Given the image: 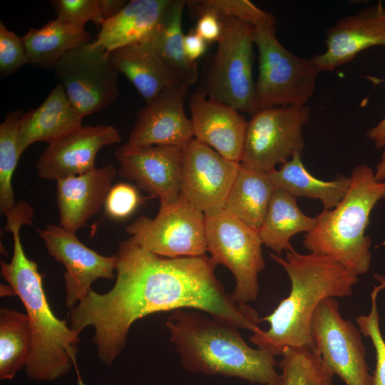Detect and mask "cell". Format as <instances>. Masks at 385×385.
<instances>
[{
  "label": "cell",
  "instance_id": "6da1fadb",
  "mask_svg": "<svg viewBox=\"0 0 385 385\" xmlns=\"http://www.w3.org/2000/svg\"><path fill=\"white\" fill-rule=\"evenodd\" d=\"M115 255L113 287L103 294L91 289L68 314L78 334L93 327L98 357L106 366L123 351L131 325L157 312L192 308L252 333L261 329L257 311L232 300L205 255L165 257L128 239L118 243Z\"/></svg>",
  "mask_w": 385,
  "mask_h": 385
},
{
  "label": "cell",
  "instance_id": "7a4b0ae2",
  "mask_svg": "<svg viewBox=\"0 0 385 385\" xmlns=\"http://www.w3.org/2000/svg\"><path fill=\"white\" fill-rule=\"evenodd\" d=\"M5 216V230L12 233L14 252L9 262L1 260L0 272L21 300L29 317L32 348L25 371L32 379L51 381L66 375L74 366L81 341L79 334L53 313L37 265L24 252L20 229L23 225L32 224L34 210L19 202Z\"/></svg>",
  "mask_w": 385,
  "mask_h": 385
},
{
  "label": "cell",
  "instance_id": "3957f363",
  "mask_svg": "<svg viewBox=\"0 0 385 385\" xmlns=\"http://www.w3.org/2000/svg\"><path fill=\"white\" fill-rule=\"evenodd\" d=\"M270 257L287 272L291 289L270 315L262 318L270 323L269 329L252 333L249 339L275 356L287 346L314 351L310 323L316 307L326 298L350 297L358 276L333 258L319 254L294 250L287 252L285 258L271 252Z\"/></svg>",
  "mask_w": 385,
  "mask_h": 385
},
{
  "label": "cell",
  "instance_id": "277c9868",
  "mask_svg": "<svg viewBox=\"0 0 385 385\" xmlns=\"http://www.w3.org/2000/svg\"><path fill=\"white\" fill-rule=\"evenodd\" d=\"M165 326L170 342L188 371L237 377L273 385L279 378L275 356L250 346L240 328L206 312L175 310Z\"/></svg>",
  "mask_w": 385,
  "mask_h": 385
},
{
  "label": "cell",
  "instance_id": "5b68a950",
  "mask_svg": "<svg viewBox=\"0 0 385 385\" xmlns=\"http://www.w3.org/2000/svg\"><path fill=\"white\" fill-rule=\"evenodd\" d=\"M381 200H385V180H377L367 164L358 165L351 171L349 188L341 202L315 217L317 224L304 235V247L333 258L358 277L366 273L371 262V241L365 232L371 211Z\"/></svg>",
  "mask_w": 385,
  "mask_h": 385
},
{
  "label": "cell",
  "instance_id": "8992f818",
  "mask_svg": "<svg viewBox=\"0 0 385 385\" xmlns=\"http://www.w3.org/2000/svg\"><path fill=\"white\" fill-rule=\"evenodd\" d=\"M219 18L222 33L217 50L207 60L197 90L252 115L257 111L252 75L255 27L233 17Z\"/></svg>",
  "mask_w": 385,
  "mask_h": 385
},
{
  "label": "cell",
  "instance_id": "52a82bcc",
  "mask_svg": "<svg viewBox=\"0 0 385 385\" xmlns=\"http://www.w3.org/2000/svg\"><path fill=\"white\" fill-rule=\"evenodd\" d=\"M259 54L255 84L257 110L276 106H304L313 96L320 73L311 58L289 51L276 36L274 26L255 28Z\"/></svg>",
  "mask_w": 385,
  "mask_h": 385
},
{
  "label": "cell",
  "instance_id": "ba28073f",
  "mask_svg": "<svg viewBox=\"0 0 385 385\" xmlns=\"http://www.w3.org/2000/svg\"><path fill=\"white\" fill-rule=\"evenodd\" d=\"M205 235L213 263L228 268L235 277L232 300L238 304L255 301L258 274L265 267L258 231L223 209L205 215Z\"/></svg>",
  "mask_w": 385,
  "mask_h": 385
},
{
  "label": "cell",
  "instance_id": "9c48e42d",
  "mask_svg": "<svg viewBox=\"0 0 385 385\" xmlns=\"http://www.w3.org/2000/svg\"><path fill=\"white\" fill-rule=\"evenodd\" d=\"M309 114L307 106L257 110L248 121L241 165L268 173L277 164L302 155L304 147L302 128Z\"/></svg>",
  "mask_w": 385,
  "mask_h": 385
},
{
  "label": "cell",
  "instance_id": "30bf717a",
  "mask_svg": "<svg viewBox=\"0 0 385 385\" xmlns=\"http://www.w3.org/2000/svg\"><path fill=\"white\" fill-rule=\"evenodd\" d=\"M128 240L160 256L175 258L205 255V215L180 196L160 203L153 218L141 215L125 227Z\"/></svg>",
  "mask_w": 385,
  "mask_h": 385
},
{
  "label": "cell",
  "instance_id": "8fae6325",
  "mask_svg": "<svg viewBox=\"0 0 385 385\" xmlns=\"http://www.w3.org/2000/svg\"><path fill=\"white\" fill-rule=\"evenodd\" d=\"M53 70L83 118L106 108L120 95L118 72L109 53L92 41L66 53Z\"/></svg>",
  "mask_w": 385,
  "mask_h": 385
},
{
  "label": "cell",
  "instance_id": "7c38bea8",
  "mask_svg": "<svg viewBox=\"0 0 385 385\" xmlns=\"http://www.w3.org/2000/svg\"><path fill=\"white\" fill-rule=\"evenodd\" d=\"M314 349L325 365L346 385H371L359 329L340 314L334 298L323 299L310 323Z\"/></svg>",
  "mask_w": 385,
  "mask_h": 385
},
{
  "label": "cell",
  "instance_id": "4fadbf2b",
  "mask_svg": "<svg viewBox=\"0 0 385 385\" xmlns=\"http://www.w3.org/2000/svg\"><path fill=\"white\" fill-rule=\"evenodd\" d=\"M240 168L193 138L183 148L180 196L205 215L222 210Z\"/></svg>",
  "mask_w": 385,
  "mask_h": 385
},
{
  "label": "cell",
  "instance_id": "5bb4252c",
  "mask_svg": "<svg viewBox=\"0 0 385 385\" xmlns=\"http://www.w3.org/2000/svg\"><path fill=\"white\" fill-rule=\"evenodd\" d=\"M48 254L66 268L65 304L69 309L80 302L99 278L114 279L116 255L104 256L82 243L76 232L62 226L48 225L36 230Z\"/></svg>",
  "mask_w": 385,
  "mask_h": 385
},
{
  "label": "cell",
  "instance_id": "9a60e30c",
  "mask_svg": "<svg viewBox=\"0 0 385 385\" xmlns=\"http://www.w3.org/2000/svg\"><path fill=\"white\" fill-rule=\"evenodd\" d=\"M183 148L173 145L118 148L115 156L118 173L133 180L150 197L168 203L180 197Z\"/></svg>",
  "mask_w": 385,
  "mask_h": 385
},
{
  "label": "cell",
  "instance_id": "2e32d148",
  "mask_svg": "<svg viewBox=\"0 0 385 385\" xmlns=\"http://www.w3.org/2000/svg\"><path fill=\"white\" fill-rule=\"evenodd\" d=\"M189 87L178 82L145 103L137 114L126 144L134 147L158 145L184 148L194 138L190 120L184 111Z\"/></svg>",
  "mask_w": 385,
  "mask_h": 385
},
{
  "label": "cell",
  "instance_id": "e0dca14e",
  "mask_svg": "<svg viewBox=\"0 0 385 385\" xmlns=\"http://www.w3.org/2000/svg\"><path fill=\"white\" fill-rule=\"evenodd\" d=\"M120 141L113 125H82L48 144L36 163L37 175L57 181L87 173L95 168L96 155L103 147Z\"/></svg>",
  "mask_w": 385,
  "mask_h": 385
},
{
  "label": "cell",
  "instance_id": "ac0fdd59",
  "mask_svg": "<svg viewBox=\"0 0 385 385\" xmlns=\"http://www.w3.org/2000/svg\"><path fill=\"white\" fill-rule=\"evenodd\" d=\"M326 34L325 51L311 58L319 72L332 71L364 50L385 45V6L379 1L343 17Z\"/></svg>",
  "mask_w": 385,
  "mask_h": 385
},
{
  "label": "cell",
  "instance_id": "d6986e66",
  "mask_svg": "<svg viewBox=\"0 0 385 385\" xmlns=\"http://www.w3.org/2000/svg\"><path fill=\"white\" fill-rule=\"evenodd\" d=\"M189 107L194 138L225 159L240 163L244 151L248 121L239 111L195 91Z\"/></svg>",
  "mask_w": 385,
  "mask_h": 385
},
{
  "label": "cell",
  "instance_id": "ffe728a7",
  "mask_svg": "<svg viewBox=\"0 0 385 385\" xmlns=\"http://www.w3.org/2000/svg\"><path fill=\"white\" fill-rule=\"evenodd\" d=\"M118 173L113 165L95 168L83 174L56 181L60 225L76 232L104 205Z\"/></svg>",
  "mask_w": 385,
  "mask_h": 385
},
{
  "label": "cell",
  "instance_id": "44dd1931",
  "mask_svg": "<svg viewBox=\"0 0 385 385\" xmlns=\"http://www.w3.org/2000/svg\"><path fill=\"white\" fill-rule=\"evenodd\" d=\"M151 36L109 53L116 71L130 81L145 103L181 82L158 54Z\"/></svg>",
  "mask_w": 385,
  "mask_h": 385
},
{
  "label": "cell",
  "instance_id": "7402d4cb",
  "mask_svg": "<svg viewBox=\"0 0 385 385\" xmlns=\"http://www.w3.org/2000/svg\"><path fill=\"white\" fill-rule=\"evenodd\" d=\"M82 119L58 83L38 108L24 113L19 129L21 153L36 142L49 144L79 128Z\"/></svg>",
  "mask_w": 385,
  "mask_h": 385
},
{
  "label": "cell",
  "instance_id": "603a6c76",
  "mask_svg": "<svg viewBox=\"0 0 385 385\" xmlns=\"http://www.w3.org/2000/svg\"><path fill=\"white\" fill-rule=\"evenodd\" d=\"M171 0H130L113 17L101 24L96 46L108 53L150 38Z\"/></svg>",
  "mask_w": 385,
  "mask_h": 385
},
{
  "label": "cell",
  "instance_id": "cb8c5ba5",
  "mask_svg": "<svg viewBox=\"0 0 385 385\" xmlns=\"http://www.w3.org/2000/svg\"><path fill=\"white\" fill-rule=\"evenodd\" d=\"M316 224V217L307 216L300 210L297 197L276 188L258 233L262 244L280 255L283 251L294 250L290 242L294 235L308 233Z\"/></svg>",
  "mask_w": 385,
  "mask_h": 385
},
{
  "label": "cell",
  "instance_id": "d4e9b609",
  "mask_svg": "<svg viewBox=\"0 0 385 385\" xmlns=\"http://www.w3.org/2000/svg\"><path fill=\"white\" fill-rule=\"evenodd\" d=\"M302 155H295L279 169L267 173L276 188L295 197L318 200L325 210L334 208L346 195L350 178L339 176L332 180H319L304 167Z\"/></svg>",
  "mask_w": 385,
  "mask_h": 385
},
{
  "label": "cell",
  "instance_id": "484cf974",
  "mask_svg": "<svg viewBox=\"0 0 385 385\" xmlns=\"http://www.w3.org/2000/svg\"><path fill=\"white\" fill-rule=\"evenodd\" d=\"M21 39L29 63L53 69L66 53L90 42L91 36L85 29L56 18L41 28H31Z\"/></svg>",
  "mask_w": 385,
  "mask_h": 385
},
{
  "label": "cell",
  "instance_id": "4316f807",
  "mask_svg": "<svg viewBox=\"0 0 385 385\" xmlns=\"http://www.w3.org/2000/svg\"><path fill=\"white\" fill-rule=\"evenodd\" d=\"M275 189L267 173L255 171L240 164L225 210L258 231Z\"/></svg>",
  "mask_w": 385,
  "mask_h": 385
},
{
  "label": "cell",
  "instance_id": "83f0119b",
  "mask_svg": "<svg viewBox=\"0 0 385 385\" xmlns=\"http://www.w3.org/2000/svg\"><path fill=\"white\" fill-rule=\"evenodd\" d=\"M185 0H171L152 35L155 48L178 79L190 86L199 78L197 63L190 60L184 48L182 18Z\"/></svg>",
  "mask_w": 385,
  "mask_h": 385
},
{
  "label": "cell",
  "instance_id": "f1b7e54d",
  "mask_svg": "<svg viewBox=\"0 0 385 385\" xmlns=\"http://www.w3.org/2000/svg\"><path fill=\"white\" fill-rule=\"evenodd\" d=\"M32 348V333L26 314L0 309V378L11 379L23 367Z\"/></svg>",
  "mask_w": 385,
  "mask_h": 385
},
{
  "label": "cell",
  "instance_id": "f546056e",
  "mask_svg": "<svg viewBox=\"0 0 385 385\" xmlns=\"http://www.w3.org/2000/svg\"><path fill=\"white\" fill-rule=\"evenodd\" d=\"M281 356L282 372L273 385H333L334 374L313 350L287 346Z\"/></svg>",
  "mask_w": 385,
  "mask_h": 385
},
{
  "label": "cell",
  "instance_id": "4dcf8cb0",
  "mask_svg": "<svg viewBox=\"0 0 385 385\" xmlns=\"http://www.w3.org/2000/svg\"><path fill=\"white\" fill-rule=\"evenodd\" d=\"M21 110L9 112L0 125V210L5 213L16 204L12 176L22 154L19 129Z\"/></svg>",
  "mask_w": 385,
  "mask_h": 385
},
{
  "label": "cell",
  "instance_id": "1f68e13d",
  "mask_svg": "<svg viewBox=\"0 0 385 385\" xmlns=\"http://www.w3.org/2000/svg\"><path fill=\"white\" fill-rule=\"evenodd\" d=\"M190 14L197 19L205 13L233 17L255 27L274 26L276 18L248 0H186Z\"/></svg>",
  "mask_w": 385,
  "mask_h": 385
},
{
  "label": "cell",
  "instance_id": "d6a6232c",
  "mask_svg": "<svg viewBox=\"0 0 385 385\" xmlns=\"http://www.w3.org/2000/svg\"><path fill=\"white\" fill-rule=\"evenodd\" d=\"M379 290H381L379 286H376L371 292L369 313L356 318L361 334L371 340L375 349L376 367L372 376L371 385H385V341L380 330L377 307V296Z\"/></svg>",
  "mask_w": 385,
  "mask_h": 385
},
{
  "label": "cell",
  "instance_id": "836d02e7",
  "mask_svg": "<svg viewBox=\"0 0 385 385\" xmlns=\"http://www.w3.org/2000/svg\"><path fill=\"white\" fill-rule=\"evenodd\" d=\"M51 4L58 19L76 27L85 29L91 21L100 29L104 21L98 0H53Z\"/></svg>",
  "mask_w": 385,
  "mask_h": 385
},
{
  "label": "cell",
  "instance_id": "e575fe53",
  "mask_svg": "<svg viewBox=\"0 0 385 385\" xmlns=\"http://www.w3.org/2000/svg\"><path fill=\"white\" fill-rule=\"evenodd\" d=\"M29 59L22 41L14 32L0 21V76L4 78L24 65Z\"/></svg>",
  "mask_w": 385,
  "mask_h": 385
},
{
  "label": "cell",
  "instance_id": "d590c367",
  "mask_svg": "<svg viewBox=\"0 0 385 385\" xmlns=\"http://www.w3.org/2000/svg\"><path fill=\"white\" fill-rule=\"evenodd\" d=\"M140 202V195L135 187L121 183L111 187L105 203L108 216L115 220L128 217Z\"/></svg>",
  "mask_w": 385,
  "mask_h": 385
},
{
  "label": "cell",
  "instance_id": "8d00e7d4",
  "mask_svg": "<svg viewBox=\"0 0 385 385\" xmlns=\"http://www.w3.org/2000/svg\"><path fill=\"white\" fill-rule=\"evenodd\" d=\"M195 31L207 43L217 42L222 33L220 19L214 14L205 13L197 19Z\"/></svg>",
  "mask_w": 385,
  "mask_h": 385
},
{
  "label": "cell",
  "instance_id": "74e56055",
  "mask_svg": "<svg viewBox=\"0 0 385 385\" xmlns=\"http://www.w3.org/2000/svg\"><path fill=\"white\" fill-rule=\"evenodd\" d=\"M184 48L188 57L196 61L207 51V42L195 30H190L184 35Z\"/></svg>",
  "mask_w": 385,
  "mask_h": 385
},
{
  "label": "cell",
  "instance_id": "f35d334b",
  "mask_svg": "<svg viewBox=\"0 0 385 385\" xmlns=\"http://www.w3.org/2000/svg\"><path fill=\"white\" fill-rule=\"evenodd\" d=\"M103 17L105 20L116 15L128 3L125 0H98Z\"/></svg>",
  "mask_w": 385,
  "mask_h": 385
},
{
  "label": "cell",
  "instance_id": "ab89813d",
  "mask_svg": "<svg viewBox=\"0 0 385 385\" xmlns=\"http://www.w3.org/2000/svg\"><path fill=\"white\" fill-rule=\"evenodd\" d=\"M366 136L374 143L376 148H385V116L368 130Z\"/></svg>",
  "mask_w": 385,
  "mask_h": 385
},
{
  "label": "cell",
  "instance_id": "60d3db41",
  "mask_svg": "<svg viewBox=\"0 0 385 385\" xmlns=\"http://www.w3.org/2000/svg\"><path fill=\"white\" fill-rule=\"evenodd\" d=\"M384 149V152L381 156V160L377 164L376 170H374L375 178L379 181L385 180V148Z\"/></svg>",
  "mask_w": 385,
  "mask_h": 385
},
{
  "label": "cell",
  "instance_id": "b9f144b4",
  "mask_svg": "<svg viewBox=\"0 0 385 385\" xmlns=\"http://www.w3.org/2000/svg\"><path fill=\"white\" fill-rule=\"evenodd\" d=\"M1 297L16 295L14 289L11 285L1 284Z\"/></svg>",
  "mask_w": 385,
  "mask_h": 385
},
{
  "label": "cell",
  "instance_id": "7bdbcfd3",
  "mask_svg": "<svg viewBox=\"0 0 385 385\" xmlns=\"http://www.w3.org/2000/svg\"><path fill=\"white\" fill-rule=\"evenodd\" d=\"M374 277L380 283V284L379 285L380 289H385V276H383L379 274H375Z\"/></svg>",
  "mask_w": 385,
  "mask_h": 385
},
{
  "label": "cell",
  "instance_id": "ee69618b",
  "mask_svg": "<svg viewBox=\"0 0 385 385\" xmlns=\"http://www.w3.org/2000/svg\"><path fill=\"white\" fill-rule=\"evenodd\" d=\"M74 367L76 369L78 374L77 385H85L77 369V361L74 362Z\"/></svg>",
  "mask_w": 385,
  "mask_h": 385
}]
</instances>
